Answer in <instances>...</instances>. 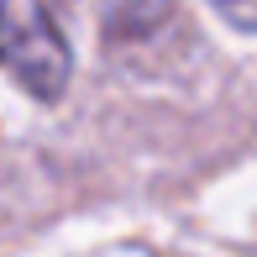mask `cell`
<instances>
[{
  "mask_svg": "<svg viewBox=\"0 0 257 257\" xmlns=\"http://www.w3.org/2000/svg\"><path fill=\"white\" fill-rule=\"evenodd\" d=\"M210 6L236 27H257V0H210Z\"/></svg>",
  "mask_w": 257,
  "mask_h": 257,
  "instance_id": "2",
  "label": "cell"
},
{
  "mask_svg": "<svg viewBox=\"0 0 257 257\" xmlns=\"http://www.w3.org/2000/svg\"><path fill=\"white\" fill-rule=\"evenodd\" d=\"M63 11L68 0H0V68L42 105L63 95L74 74Z\"/></svg>",
  "mask_w": 257,
  "mask_h": 257,
  "instance_id": "1",
  "label": "cell"
}]
</instances>
